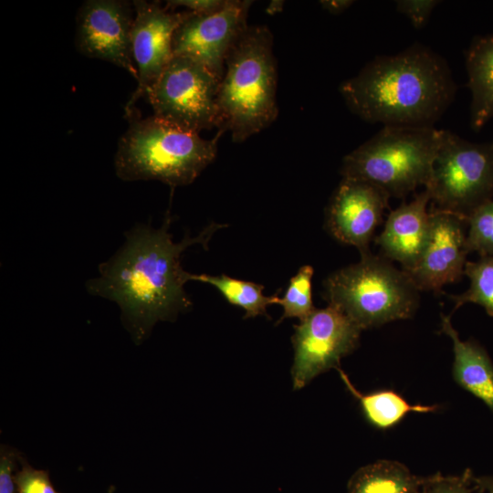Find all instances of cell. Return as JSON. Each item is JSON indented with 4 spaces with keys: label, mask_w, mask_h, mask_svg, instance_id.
<instances>
[{
    "label": "cell",
    "mask_w": 493,
    "mask_h": 493,
    "mask_svg": "<svg viewBox=\"0 0 493 493\" xmlns=\"http://www.w3.org/2000/svg\"><path fill=\"white\" fill-rule=\"evenodd\" d=\"M169 224L167 217L159 229L137 225L126 232L123 246L100 265V276L87 283L90 294L120 306L137 341L156 321L173 320L192 305L184 288L190 273L181 267V256L194 244L205 246L214 232L223 227L212 224L197 236L174 243Z\"/></svg>",
    "instance_id": "6da1fadb"
},
{
    "label": "cell",
    "mask_w": 493,
    "mask_h": 493,
    "mask_svg": "<svg viewBox=\"0 0 493 493\" xmlns=\"http://www.w3.org/2000/svg\"><path fill=\"white\" fill-rule=\"evenodd\" d=\"M456 90L446 61L420 43L375 57L340 86L351 112L383 126L434 127Z\"/></svg>",
    "instance_id": "7a4b0ae2"
},
{
    "label": "cell",
    "mask_w": 493,
    "mask_h": 493,
    "mask_svg": "<svg viewBox=\"0 0 493 493\" xmlns=\"http://www.w3.org/2000/svg\"><path fill=\"white\" fill-rule=\"evenodd\" d=\"M277 63L273 36L266 26H247L226 61L217 104L219 132L242 142L278 117Z\"/></svg>",
    "instance_id": "3957f363"
},
{
    "label": "cell",
    "mask_w": 493,
    "mask_h": 493,
    "mask_svg": "<svg viewBox=\"0 0 493 493\" xmlns=\"http://www.w3.org/2000/svg\"><path fill=\"white\" fill-rule=\"evenodd\" d=\"M121 138L114 158L117 176L123 181L157 180L170 186L193 183L216 156L217 141L178 129L153 115L134 113Z\"/></svg>",
    "instance_id": "277c9868"
},
{
    "label": "cell",
    "mask_w": 493,
    "mask_h": 493,
    "mask_svg": "<svg viewBox=\"0 0 493 493\" xmlns=\"http://www.w3.org/2000/svg\"><path fill=\"white\" fill-rule=\"evenodd\" d=\"M440 142L435 127L383 126L343 158L341 173L404 198L429 183Z\"/></svg>",
    "instance_id": "5b68a950"
},
{
    "label": "cell",
    "mask_w": 493,
    "mask_h": 493,
    "mask_svg": "<svg viewBox=\"0 0 493 493\" xmlns=\"http://www.w3.org/2000/svg\"><path fill=\"white\" fill-rule=\"evenodd\" d=\"M324 298L362 330L411 318L419 290L410 277L383 256L371 251L358 263L341 268L324 283Z\"/></svg>",
    "instance_id": "8992f818"
},
{
    "label": "cell",
    "mask_w": 493,
    "mask_h": 493,
    "mask_svg": "<svg viewBox=\"0 0 493 493\" xmlns=\"http://www.w3.org/2000/svg\"><path fill=\"white\" fill-rule=\"evenodd\" d=\"M425 189L431 210L467 222L477 207L493 200V142L475 143L441 130L440 146Z\"/></svg>",
    "instance_id": "52a82bcc"
},
{
    "label": "cell",
    "mask_w": 493,
    "mask_h": 493,
    "mask_svg": "<svg viewBox=\"0 0 493 493\" xmlns=\"http://www.w3.org/2000/svg\"><path fill=\"white\" fill-rule=\"evenodd\" d=\"M220 79L189 58L173 56L147 94L153 116L185 131L219 128Z\"/></svg>",
    "instance_id": "ba28073f"
},
{
    "label": "cell",
    "mask_w": 493,
    "mask_h": 493,
    "mask_svg": "<svg viewBox=\"0 0 493 493\" xmlns=\"http://www.w3.org/2000/svg\"><path fill=\"white\" fill-rule=\"evenodd\" d=\"M362 329L339 308L329 304L314 311L299 325L292 336L294 362L291 376L294 390L306 386L330 369L358 346Z\"/></svg>",
    "instance_id": "9c48e42d"
},
{
    "label": "cell",
    "mask_w": 493,
    "mask_h": 493,
    "mask_svg": "<svg viewBox=\"0 0 493 493\" xmlns=\"http://www.w3.org/2000/svg\"><path fill=\"white\" fill-rule=\"evenodd\" d=\"M251 5L252 1L226 0V5L214 14L185 11L173 36V55L197 61L221 80L228 54L248 26Z\"/></svg>",
    "instance_id": "30bf717a"
},
{
    "label": "cell",
    "mask_w": 493,
    "mask_h": 493,
    "mask_svg": "<svg viewBox=\"0 0 493 493\" xmlns=\"http://www.w3.org/2000/svg\"><path fill=\"white\" fill-rule=\"evenodd\" d=\"M133 3L124 0H87L76 17L75 44L86 57L109 61L137 80L132 58Z\"/></svg>",
    "instance_id": "8fae6325"
},
{
    "label": "cell",
    "mask_w": 493,
    "mask_h": 493,
    "mask_svg": "<svg viewBox=\"0 0 493 493\" xmlns=\"http://www.w3.org/2000/svg\"><path fill=\"white\" fill-rule=\"evenodd\" d=\"M133 7L131 50L138 85L125 107L126 115L135 110L139 99L147 96L173 58V36L185 16L184 10L163 7L159 2L137 0Z\"/></svg>",
    "instance_id": "7c38bea8"
},
{
    "label": "cell",
    "mask_w": 493,
    "mask_h": 493,
    "mask_svg": "<svg viewBox=\"0 0 493 493\" xmlns=\"http://www.w3.org/2000/svg\"><path fill=\"white\" fill-rule=\"evenodd\" d=\"M389 198L371 183L342 177L327 210L329 232L338 241L358 248L361 255L369 252Z\"/></svg>",
    "instance_id": "4fadbf2b"
},
{
    "label": "cell",
    "mask_w": 493,
    "mask_h": 493,
    "mask_svg": "<svg viewBox=\"0 0 493 493\" xmlns=\"http://www.w3.org/2000/svg\"><path fill=\"white\" fill-rule=\"evenodd\" d=\"M431 229L427 244L416 264L404 271L418 290L441 292L444 286L464 275L467 256V222L446 212L431 210Z\"/></svg>",
    "instance_id": "5bb4252c"
},
{
    "label": "cell",
    "mask_w": 493,
    "mask_h": 493,
    "mask_svg": "<svg viewBox=\"0 0 493 493\" xmlns=\"http://www.w3.org/2000/svg\"><path fill=\"white\" fill-rule=\"evenodd\" d=\"M429 203L425 189L410 203H403L390 212L383 231L375 238L382 256L400 263L405 272L416 266L427 244L431 229Z\"/></svg>",
    "instance_id": "9a60e30c"
},
{
    "label": "cell",
    "mask_w": 493,
    "mask_h": 493,
    "mask_svg": "<svg viewBox=\"0 0 493 493\" xmlns=\"http://www.w3.org/2000/svg\"><path fill=\"white\" fill-rule=\"evenodd\" d=\"M441 329L453 343L454 380L493 412V362L487 351L477 341L461 340L449 316L441 314Z\"/></svg>",
    "instance_id": "2e32d148"
},
{
    "label": "cell",
    "mask_w": 493,
    "mask_h": 493,
    "mask_svg": "<svg viewBox=\"0 0 493 493\" xmlns=\"http://www.w3.org/2000/svg\"><path fill=\"white\" fill-rule=\"evenodd\" d=\"M471 90L470 123L479 131L493 118V33L477 37L466 52Z\"/></svg>",
    "instance_id": "e0dca14e"
},
{
    "label": "cell",
    "mask_w": 493,
    "mask_h": 493,
    "mask_svg": "<svg viewBox=\"0 0 493 493\" xmlns=\"http://www.w3.org/2000/svg\"><path fill=\"white\" fill-rule=\"evenodd\" d=\"M337 371L348 391L358 400L367 421L378 429L386 430L394 426L410 412L426 414L438 409L437 405L411 404L392 390L363 393L353 385L341 368Z\"/></svg>",
    "instance_id": "ac0fdd59"
},
{
    "label": "cell",
    "mask_w": 493,
    "mask_h": 493,
    "mask_svg": "<svg viewBox=\"0 0 493 493\" xmlns=\"http://www.w3.org/2000/svg\"><path fill=\"white\" fill-rule=\"evenodd\" d=\"M422 481L400 462L378 460L351 476L348 493H418Z\"/></svg>",
    "instance_id": "d6986e66"
},
{
    "label": "cell",
    "mask_w": 493,
    "mask_h": 493,
    "mask_svg": "<svg viewBox=\"0 0 493 493\" xmlns=\"http://www.w3.org/2000/svg\"><path fill=\"white\" fill-rule=\"evenodd\" d=\"M189 278L216 288L230 304L246 311L245 319L257 315L267 316V308L272 304H278L280 299L277 294L269 297L263 295L262 285L233 278L224 274L220 276L190 274Z\"/></svg>",
    "instance_id": "ffe728a7"
},
{
    "label": "cell",
    "mask_w": 493,
    "mask_h": 493,
    "mask_svg": "<svg viewBox=\"0 0 493 493\" xmlns=\"http://www.w3.org/2000/svg\"><path fill=\"white\" fill-rule=\"evenodd\" d=\"M464 275L470 279V286L461 294L449 296L455 304L453 311L464 304L475 303L493 316V257L467 261Z\"/></svg>",
    "instance_id": "44dd1931"
},
{
    "label": "cell",
    "mask_w": 493,
    "mask_h": 493,
    "mask_svg": "<svg viewBox=\"0 0 493 493\" xmlns=\"http://www.w3.org/2000/svg\"><path fill=\"white\" fill-rule=\"evenodd\" d=\"M312 277L313 267L307 265L301 267L290 279L284 296L278 302L284 310L279 321L286 318H298L302 321L314 311Z\"/></svg>",
    "instance_id": "7402d4cb"
},
{
    "label": "cell",
    "mask_w": 493,
    "mask_h": 493,
    "mask_svg": "<svg viewBox=\"0 0 493 493\" xmlns=\"http://www.w3.org/2000/svg\"><path fill=\"white\" fill-rule=\"evenodd\" d=\"M467 246L479 257H493V200L477 207L467 220Z\"/></svg>",
    "instance_id": "603a6c76"
},
{
    "label": "cell",
    "mask_w": 493,
    "mask_h": 493,
    "mask_svg": "<svg viewBox=\"0 0 493 493\" xmlns=\"http://www.w3.org/2000/svg\"><path fill=\"white\" fill-rule=\"evenodd\" d=\"M473 482L468 470L458 476L435 475L423 478L418 493H472Z\"/></svg>",
    "instance_id": "cb8c5ba5"
},
{
    "label": "cell",
    "mask_w": 493,
    "mask_h": 493,
    "mask_svg": "<svg viewBox=\"0 0 493 493\" xmlns=\"http://www.w3.org/2000/svg\"><path fill=\"white\" fill-rule=\"evenodd\" d=\"M21 463L22 468L14 477L17 493H58L47 471L35 469L22 458Z\"/></svg>",
    "instance_id": "d4e9b609"
},
{
    "label": "cell",
    "mask_w": 493,
    "mask_h": 493,
    "mask_svg": "<svg viewBox=\"0 0 493 493\" xmlns=\"http://www.w3.org/2000/svg\"><path fill=\"white\" fill-rule=\"evenodd\" d=\"M440 3L436 0H398L396 10L405 15L414 28L423 27L427 22L433 9Z\"/></svg>",
    "instance_id": "484cf974"
},
{
    "label": "cell",
    "mask_w": 493,
    "mask_h": 493,
    "mask_svg": "<svg viewBox=\"0 0 493 493\" xmlns=\"http://www.w3.org/2000/svg\"><path fill=\"white\" fill-rule=\"evenodd\" d=\"M19 456L14 449L1 446L0 452V493H16L14 470Z\"/></svg>",
    "instance_id": "4316f807"
},
{
    "label": "cell",
    "mask_w": 493,
    "mask_h": 493,
    "mask_svg": "<svg viewBox=\"0 0 493 493\" xmlns=\"http://www.w3.org/2000/svg\"><path fill=\"white\" fill-rule=\"evenodd\" d=\"M226 4V0H171L166 2L165 6L172 10L183 7L190 13L210 15L220 11Z\"/></svg>",
    "instance_id": "83f0119b"
},
{
    "label": "cell",
    "mask_w": 493,
    "mask_h": 493,
    "mask_svg": "<svg viewBox=\"0 0 493 493\" xmlns=\"http://www.w3.org/2000/svg\"><path fill=\"white\" fill-rule=\"evenodd\" d=\"M354 1L352 0H322L320 5L330 14L337 15L348 9Z\"/></svg>",
    "instance_id": "f1b7e54d"
},
{
    "label": "cell",
    "mask_w": 493,
    "mask_h": 493,
    "mask_svg": "<svg viewBox=\"0 0 493 493\" xmlns=\"http://www.w3.org/2000/svg\"><path fill=\"white\" fill-rule=\"evenodd\" d=\"M474 483L479 493H493V476L474 478Z\"/></svg>",
    "instance_id": "f546056e"
},
{
    "label": "cell",
    "mask_w": 493,
    "mask_h": 493,
    "mask_svg": "<svg viewBox=\"0 0 493 493\" xmlns=\"http://www.w3.org/2000/svg\"><path fill=\"white\" fill-rule=\"evenodd\" d=\"M283 1H272L267 8V12L271 14L280 12L283 7Z\"/></svg>",
    "instance_id": "4dcf8cb0"
}]
</instances>
